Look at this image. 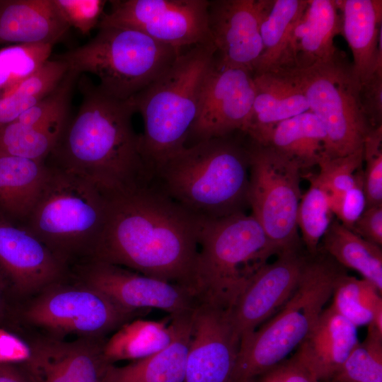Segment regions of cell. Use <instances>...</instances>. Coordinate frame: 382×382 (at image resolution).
<instances>
[{
	"label": "cell",
	"instance_id": "1",
	"mask_svg": "<svg viewBox=\"0 0 382 382\" xmlns=\"http://www.w3.org/2000/svg\"><path fill=\"white\" fill-rule=\"evenodd\" d=\"M103 191L106 219L89 260L123 267L195 293L201 218L173 200L154 180Z\"/></svg>",
	"mask_w": 382,
	"mask_h": 382
},
{
	"label": "cell",
	"instance_id": "2",
	"mask_svg": "<svg viewBox=\"0 0 382 382\" xmlns=\"http://www.w3.org/2000/svg\"><path fill=\"white\" fill-rule=\"evenodd\" d=\"M79 110L67 124L47 162L74 173L102 190L151 183L132 118L130 99L115 98L87 77L79 81Z\"/></svg>",
	"mask_w": 382,
	"mask_h": 382
},
{
	"label": "cell",
	"instance_id": "3",
	"mask_svg": "<svg viewBox=\"0 0 382 382\" xmlns=\"http://www.w3.org/2000/svg\"><path fill=\"white\" fill-rule=\"evenodd\" d=\"M249 180L248 148L231 135L187 145L154 172L163 192L201 219L243 212Z\"/></svg>",
	"mask_w": 382,
	"mask_h": 382
},
{
	"label": "cell",
	"instance_id": "4",
	"mask_svg": "<svg viewBox=\"0 0 382 382\" xmlns=\"http://www.w3.org/2000/svg\"><path fill=\"white\" fill-rule=\"evenodd\" d=\"M216 52L212 42L183 50L158 79L130 98L143 119L141 152L153 175L160 164L187 146Z\"/></svg>",
	"mask_w": 382,
	"mask_h": 382
},
{
	"label": "cell",
	"instance_id": "5",
	"mask_svg": "<svg viewBox=\"0 0 382 382\" xmlns=\"http://www.w3.org/2000/svg\"><path fill=\"white\" fill-rule=\"evenodd\" d=\"M274 255L278 252L251 214L201 219L194 285L198 301L230 308Z\"/></svg>",
	"mask_w": 382,
	"mask_h": 382
},
{
	"label": "cell",
	"instance_id": "6",
	"mask_svg": "<svg viewBox=\"0 0 382 382\" xmlns=\"http://www.w3.org/2000/svg\"><path fill=\"white\" fill-rule=\"evenodd\" d=\"M345 274L329 255L310 256L294 292L240 345L232 382H249L286 359L306 339Z\"/></svg>",
	"mask_w": 382,
	"mask_h": 382
},
{
	"label": "cell",
	"instance_id": "7",
	"mask_svg": "<svg viewBox=\"0 0 382 382\" xmlns=\"http://www.w3.org/2000/svg\"><path fill=\"white\" fill-rule=\"evenodd\" d=\"M48 164L45 185L23 226L69 269L90 260L103 231L106 197L90 181Z\"/></svg>",
	"mask_w": 382,
	"mask_h": 382
},
{
	"label": "cell",
	"instance_id": "8",
	"mask_svg": "<svg viewBox=\"0 0 382 382\" xmlns=\"http://www.w3.org/2000/svg\"><path fill=\"white\" fill-rule=\"evenodd\" d=\"M183 50L134 29L108 26L98 28L83 45L54 58L80 76L95 75L101 89L127 100L158 79Z\"/></svg>",
	"mask_w": 382,
	"mask_h": 382
},
{
	"label": "cell",
	"instance_id": "9",
	"mask_svg": "<svg viewBox=\"0 0 382 382\" xmlns=\"http://www.w3.org/2000/svg\"><path fill=\"white\" fill-rule=\"evenodd\" d=\"M289 77L303 92L327 136L325 156H344L363 148L372 129L359 96L352 64L340 50L310 66L274 71Z\"/></svg>",
	"mask_w": 382,
	"mask_h": 382
},
{
	"label": "cell",
	"instance_id": "10",
	"mask_svg": "<svg viewBox=\"0 0 382 382\" xmlns=\"http://www.w3.org/2000/svg\"><path fill=\"white\" fill-rule=\"evenodd\" d=\"M146 311H127L100 291L77 282H56L34 295L16 311V324L24 323L62 339H103Z\"/></svg>",
	"mask_w": 382,
	"mask_h": 382
},
{
	"label": "cell",
	"instance_id": "11",
	"mask_svg": "<svg viewBox=\"0 0 382 382\" xmlns=\"http://www.w3.org/2000/svg\"><path fill=\"white\" fill-rule=\"evenodd\" d=\"M248 205L280 255L299 250L297 212L301 197L299 166L268 146L248 147Z\"/></svg>",
	"mask_w": 382,
	"mask_h": 382
},
{
	"label": "cell",
	"instance_id": "12",
	"mask_svg": "<svg viewBox=\"0 0 382 382\" xmlns=\"http://www.w3.org/2000/svg\"><path fill=\"white\" fill-rule=\"evenodd\" d=\"M98 28L139 30L178 49L212 42L207 0H114Z\"/></svg>",
	"mask_w": 382,
	"mask_h": 382
},
{
	"label": "cell",
	"instance_id": "13",
	"mask_svg": "<svg viewBox=\"0 0 382 382\" xmlns=\"http://www.w3.org/2000/svg\"><path fill=\"white\" fill-rule=\"evenodd\" d=\"M74 274L77 282L132 312L156 308L176 316L192 311L199 302L192 291L181 285L104 262H83L74 267Z\"/></svg>",
	"mask_w": 382,
	"mask_h": 382
},
{
	"label": "cell",
	"instance_id": "14",
	"mask_svg": "<svg viewBox=\"0 0 382 382\" xmlns=\"http://www.w3.org/2000/svg\"><path fill=\"white\" fill-rule=\"evenodd\" d=\"M255 93L252 72L226 65L215 54L203 81L198 112L189 139L195 143L237 131L243 132Z\"/></svg>",
	"mask_w": 382,
	"mask_h": 382
},
{
	"label": "cell",
	"instance_id": "15",
	"mask_svg": "<svg viewBox=\"0 0 382 382\" xmlns=\"http://www.w3.org/2000/svg\"><path fill=\"white\" fill-rule=\"evenodd\" d=\"M191 325L184 382H232L240 339L228 310L199 301Z\"/></svg>",
	"mask_w": 382,
	"mask_h": 382
},
{
	"label": "cell",
	"instance_id": "16",
	"mask_svg": "<svg viewBox=\"0 0 382 382\" xmlns=\"http://www.w3.org/2000/svg\"><path fill=\"white\" fill-rule=\"evenodd\" d=\"M307 259L299 250L283 253L249 280L228 309L240 345L290 298L299 284Z\"/></svg>",
	"mask_w": 382,
	"mask_h": 382
},
{
	"label": "cell",
	"instance_id": "17",
	"mask_svg": "<svg viewBox=\"0 0 382 382\" xmlns=\"http://www.w3.org/2000/svg\"><path fill=\"white\" fill-rule=\"evenodd\" d=\"M69 270L26 226L0 220V272L18 301L64 280Z\"/></svg>",
	"mask_w": 382,
	"mask_h": 382
},
{
	"label": "cell",
	"instance_id": "18",
	"mask_svg": "<svg viewBox=\"0 0 382 382\" xmlns=\"http://www.w3.org/2000/svg\"><path fill=\"white\" fill-rule=\"evenodd\" d=\"M270 0L209 1V29L216 57L254 74L263 51L260 25Z\"/></svg>",
	"mask_w": 382,
	"mask_h": 382
},
{
	"label": "cell",
	"instance_id": "19",
	"mask_svg": "<svg viewBox=\"0 0 382 382\" xmlns=\"http://www.w3.org/2000/svg\"><path fill=\"white\" fill-rule=\"evenodd\" d=\"M28 341L31 354L20 366L32 382H101L110 364L103 356V339L45 335Z\"/></svg>",
	"mask_w": 382,
	"mask_h": 382
},
{
	"label": "cell",
	"instance_id": "20",
	"mask_svg": "<svg viewBox=\"0 0 382 382\" xmlns=\"http://www.w3.org/2000/svg\"><path fill=\"white\" fill-rule=\"evenodd\" d=\"M341 31V16L335 0H307L284 50L268 72L306 67L332 57L339 50L334 38Z\"/></svg>",
	"mask_w": 382,
	"mask_h": 382
},
{
	"label": "cell",
	"instance_id": "21",
	"mask_svg": "<svg viewBox=\"0 0 382 382\" xmlns=\"http://www.w3.org/2000/svg\"><path fill=\"white\" fill-rule=\"evenodd\" d=\"M254 101L243 132L252 142L264 145L277 124L309 110V107L302 91L282 74H254Z\"/></svg>",
	"mask_w": 382,
	"mask_h": 382
},
{
	"label": "cell",
	"instance_id": "22",
	"mask_svg": "<svg viewBox=\"0 0 382 382\" xmlns=\"http://www.w3.org/2000/svg\"><path fill=\"white\" fill-rule=\"evenodd\" d=\"M359 83L382 69V1L335 0Z\"/></svg>",
	"mask_w": 382,
	"mask_h": 382
},
{
	"label": "cell",
	"instance_id": "23",
	"mask_svg": "<svg viewBox=\"0 0 382 382\" xmlns=\"http://www.w3.org/2000/svg\"><path fill=\"white\" fill-rule=\"evenodd\" d=\"M69 28L54 0H0V44L54 45Z\"/></svg>",
	"mask_w": 382,
	"mask_h": 382
},
{
	"label": "cell",
	"instance_id": "24",
	"mask_svg": "<svg viewBox=\"0 0 382 382\" xmlns=\"http://www.w3.org/2000/svg\"><path fill=\"white\" fill-rule=\"evenodd\" d=\"M359 342L357 327L330 305L299 347L316 378L325 382L335 375Z\"/></svg>",
	"mask_w": 382,
	"mask_h": 382
},
{
	"label": "cell",
	"instance_id": "25",
	"mask_svg": "<svg viewBox=\"0 0 382 382\" xmlns=\"http://www.w3.org/2000/svg\"><path fill=\"white\" fill-rule=\"evenodd\" d=\"M192 311L170 316L173 337L166 348L123 366L110 364L101 382H184Z\"/></svg>",
	"mask_w": 382,
	"mask_h": 382
},
{
	"label": "cell",
	"instance_id": "26",
	"mask_svg": "<svg viewBox=\"0 0 382 382\" xmlns=\"http://www.w3.org/2000/svg\"><path fill=\"white\" fill-rule=\"evenodd\" d=\"M49 171L47 161L0 154V220L24 225Z\"/></svg>",
	"mask_w": 382,
	"mask_h": 382
},
{
	"label": "cell",
	"instance_id": "27",
	"mask_svg": "<svg viewBox=\"0 0 382 382\" xmlns=\"http://www.w3.org/2000/svg\"><path fill=\"white\" fill-rule=\"evenodd\" d=\"M326 141L322 123L308 110L277 124L262 146L272 148L303 169L318 165L325 156Z\"/></svg>",
	"mask_w": 382,
	"mask_h": 382
},
{
	"label": "cell",
	"instance_id": "28",
	"mask_svg": "<svg viewBox=\"0 0 382 382\" xmlns=\"http://www.w3.org/2000/svg\"><path fill=\"white\" fill-rule=\"evenodd\" d=\"M173 337V328L168 320H132L119 328L103 345L106 361L139 360L166 348Z\"/></svg>",
	"mask_w": 382,
	"mask_h": 382
},
{
	"label": "cell",
	"instance_id": "29",
	"mask_svg": "<svg viewBox=\"0 0 382 382\" xmlns=\"http://www.w3.org/2000/svg\"><path fill=\"white\" fill-rule=\"evenodd\" d=\"M327 255L341 267L359 272L382 293L381 247L360 237L333 219L323 236Z\"/></svg>",
	"mask_w": 382,
	"mask_h": 382
},
{
	"label": "cell",
	"instance_id": "30",
	"mask_svg": "<svg viewBox=\"0 0 382 382\" xmlns=\"http://www.w3.org/2000/svg\"><path fill=\"white\" fill-rule=\"evenodd\" d=\"M69 71L58 59H48L37 71L11 88L0 91V129L51 93Z\"/></svg>",
	"mask_w": 382,
	"mask_h": 382
},
{
	"label": "cell",
	"instance_id": "31",
	"mask_svg": "<svg viewBox=\"0 0 382 382\" xmlns=\"http://www.w3.org/2000/svg\"><path fill=\"white\" fill-rule=\"evenodd\" d=\"M69 117L40 125L14 120L0 129V154L46 161Z\"/></svg>",
	"mask_w": 382,
	"mask_h": 382
},
{
	"label": "cell",
	"instance_id": "32",
	"mask_svg": "<svg viewBox=\"0 0 382 382\" xmlns=\"http://www.w3.org/2000/svg\"><path fill=\"white\" fill-rule=\"evenodd\" d=\"M306 6L307 0H270L260 25L263 51L254 74L273 69Z\"/></svg>",
	"mask_w": 382,
	"mask_h": 382
},
{
	"label": "cell",
	"instance_id": "33",
	"mask_svg": "<svg viewBox=\"0 0 382 382\" xmlns=\"http://www.w3.org/2000/svg\"><path fill=\"white\" fill-rule=\"evenodd\" d=\"M331 306L356 327L369 325L382 306L381 293L369 281L344 274L334 289Z\"/></svg>",
	"mask_w": 382,
	"mask_h": 382
},
{
	"label": "cell",
	"instance_id": "34",
	"mask_svg": "<svg viewBox=\"0 0 382 382\" xmlns=\"http://www.w3.org/2000/svg\"><path fill=\"white\" fill-rule=\"evenodd\" d=\"M310 187L301 196L297 212V226L310 256L318 253V244L333 220L330 199L325 190L314 176Z\"/></svg>",
	"mask_w": 382,
	"mask_h": 382
},
{
	"label": "cell",
	"instance_id": "35",
	"mask_svg": "<svg viewBox=\"0 0 382 382\" xmlns=\"http://www.w3.org/2000/svg\"><path fill=\"white\" fill-rule=\"evenodd\" d=\"M330 380L337 382H382V332L369 324L363 342H359L354 347Z\"/></svg>",
	"mask_w": 382,
	"mask_h": 382
},
{
	"label": "cell",
	"instance_id": "36",
	"mask_svg": "<svg viewBox=\"0 0 382 382\" xmlns=\"http://www.w3.org/2000/svg\"><path fill=\"white\" fill-rule=\"evenodd\" d=\"M50 44L12 45L0 49V91L15 86L50 59Z\"/></svg>",
	"mask_w": 382,
	"mask_h": 382
},
{
	"label": "cell",
	"instance_id": "37",
	"mask_svg": "<svg viewBox=\"0 0 382 382\" xmlns=\"http://www.w3.org/2000/svg\"><path fill=\"white\" fill-rule=\"evenodd\" d=\"M363 162V148L344 156H324L318 165L319 173L314 177L328 195L341 194L354 185Z\"/></svg>",
	"mask_w": 382,
	"mask_h": 382
},
{
	"label": "cell",
	"instance_id": "38",
	"mask_svg": "<svg viewBox=\"0 0 382 382\" xmlns=\"http://www.w3.org/2000/svg\"><path fill=\"white\" fill-rule=\"evenodd\" d=\"M366 207L382 204V125L372 128L363 143Z\"/></svg>",
	"mask_w": 382,
	"mask_h": 382
},
{
	"label": "cell",
	"instance_id": "39",
	"mask_svg": "<svg viewBox=\"0 0 382 382\" xmlns=\"http://www.w3.org/2000/svg\"><path fill=\"white\" fill-rule=\"evenodd\" d=\"M328 197L331 210L336 219L351 230L366 208L362 168L357 171L354 183L349 189L341 194Z\"/></svg>",
	"mask_w": 382,
	"mask_h": 382
},
{
	"label": "cell",
	"instance_id": "40",
	"mask_svg": "<svg viewBox=\"0 0 382 382\" xmlns=\"http://www.w3.org/2000/svg\"><path fill=\"white\" fill-rule=\"evenodd\" d=\"M69 27L86 34L98 26L103 14L106 1L54 0Z\"/></svg>",
	"mask_w": 382,
	"mask_h": 382
},
{
	"label": "cell",
	"instance_id": "41",
	"mask_svg": "<svg viewBox=\"0 0 382 382\" xmlns=\"http://www.w3.org/2000/svg\"><path fill=\"white\" fill-rule=\"evenodd\" d=\"M249 382H320L308 368L299 347L289 358L255 376Z\"/></svg>",
	"mask_w": 382,
	"mask_h": 382
},
{
	"label": "cell",
	"instance_id": "42",
	"mask_svg": "<svg viewBox=\"0 0 382 382\" xmlns=\"http://www.w3.org/2000/svg\"><path fill=\"white\" fill-rule=\"evenodd\" d=\"M359 96L371 127L382 125V69L376 71L359 83Z\"/></svg>",
	"mask_w": 382,
	"mask_h": 382
},
{
	"label": "cell",
	"instance_id": "43",
	"mask_svg": "<svg viewBox=\"0 0 382 382\" xmlns=\"http://www.w3.org/2000/svg\"><path fill=\"white\" fill-rule=\"evenodd\" d=\"M31 347L28 340L0 327V364L20 365L28 360Z\"/></svg>",
	"mask_w": 382,
	"mask_h": 382
},
{
	"label": "cell",
	"instance_id": "44",
	"mask_svg": "<svg viewBox=\"0 0 382 382\" xmlns=\"http://www.w3.org/2000/svg\"><path fill=\"white\" fill-rule=\"evenodd\" d=\"M351 231L380 247L382 245V204L366 207Z\"/></svg>",
	"mask_w": 382,
	"mask_h": 382
},
{
	"label": "cell",
	"instance_id": "45",
	"mask_svg": "<svg viewBox=\"0 0 382 382\" xmlns=\"http://www.w3.org/2000/svg\"><path fill=\"white\" fill-rule=\"evenodd\" d=\"M18 302L7 281L0 272V327L12 331L13 328L16 329Z\"/></svg>",
	"mask_w": 382,
	"mask_h": 382
},
{
	"label": "cell",
	"instance_id": "46",
	"mask_svg": "<svg viewBox=\"0 0 382 382\" xmlns=\"http://www.w3.org/2000/svg\"><path fill=\"white\" fill-rule=\"evenodd\" d=\"M0 382H32L20 365L0 364Z\"/></svg>",
	"mask_w": 382,
	"mask_h": 382
},
{
	"label": "cell",
	"instance_id": "47",
	"mask_svg": "<svg viewBox=\"0 0 382 382\" xmlns=\"http://www.w3.org/2000/svg\"><path fill=\"white\" fill-rule=\"evenodd\" d=\"M325 382H337V381H334L330 380V381H325Z\"/></svg>",
	"mask_w": 382,
	"mask_h": 382
}]
</instances>
